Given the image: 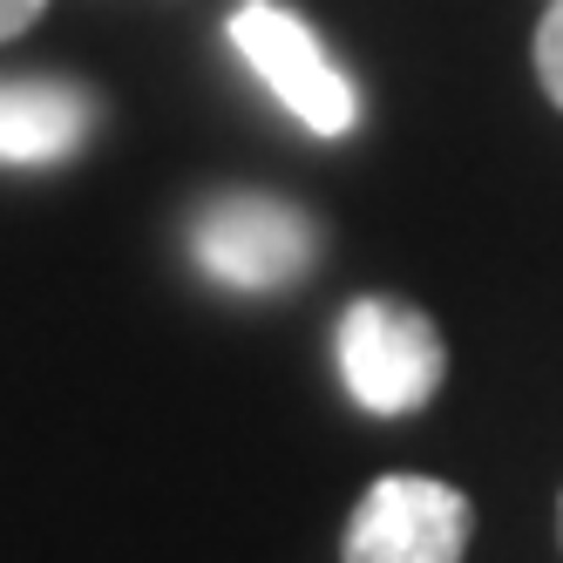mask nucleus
Segmentation results:
<instances>
[{"mask_svg":"<svg viewBox=\"0 0 563 563\" xmlns=\"http://www.w3.org/2000/svg\"><path fill=\"white\" fill-rule=\"evenodd\" d=\"M333 353L346 394L380 421L421 415L441 394V374H449V346H441L434 319L408 299H353L340 312Z\"/></svg>","mask_w":563,"mask_h":563,"instance_id":"obj_2","label":"nucleus"},{"mask_svg":"<svg viewBox=\"0 0 563 563\" xmlns=\"http://www.w3.org/2000/svg\"><path fill=\"white\" fill-rule=\"evenodd\" d=\"M468 530H475V509L462 489L434 475H380L360 496L340 556L346 563H462Z\"/></svg>","mask_w":563,"mask_h":563,"instance_id":"obj_4","label":"nucleus"},{"mask_svg":"<svg viewBox=\"0 0 563 563\" xmlns=\"http://www.w3.org/2000/svg\"><path fill=\"white\" fill-rule=\"evenodd\" d=\"M96 136V96L55 75H0V164H68Z\"/></svg>","mask_w":563,"mask_h":563,"instance_id":"obj_5","label":"nucleus"},{"mask_svg":"<svg viewBox=\"0 0 563 563\" xmlns=\"http://www.w3.org/2000/svg\"><path fill=\"white\" fill-rule=\"evenodd\" d=\"M537 82L563 109V0H543V21H537Z\"/></svg>","mask_w":563,"mask_h":563,"instance_id":"obj_6","label":"nucleus"},{"mask_svg":"<svg viewBox=\"0 0 563 563\" xmlns=\"http://www.w3.org/2000/svg\"><path fill=\"white\" fill-rule=\"evenodd\" d=\"M556 543H563V503H556Z\"/></svg>","mask_w":563,"mask_h":563,"instance_id":"obj_8","label":"nucleus"},{"mask_svg":"<svg viewBox=\"0 0 563 563\" xmlns=\"http://www.w3.org/2000/svg\"><path fill=\"white\" fill-rule=\"evenodd\" d=\"M224 34H231V48L245 55V68L299 115L312 136L333 143V136L360 130V89H353V75L333 62V48L319 42L292 8H278V0H238Z\"/></svg>","mask_w":563,"mask_h":563,"instance_id":"obj_3","label":"nucleus"},{"mask_svg":"<svg viewBox=\"0 0 563 563\" xmlns=\"http://www.w3.org/2000/svg\"><path fill=\"white\" fill-rule=\"evenodd\" d=\"M190 258L231 292H286L319 258V218L272 190H224L197 205Z\"/></svg>","mask_w":563,"mask_h":563,"instance_id":"obj_1","label":"nucleus"},{"mask_svg":"<svg viewBox=\"0 0 563 563\" xmlns=\"http://www.w3.org/2000/svg\"><path fill=\"white\" fill-rule=\"evenodd\" d=\"M42 8H48V0H0V42H14L21 27H34Z\"/></svg>","mask_w":563,"mask_h":563,"instance_id":"obj_7","label":"nucleus"}]
</instances>
